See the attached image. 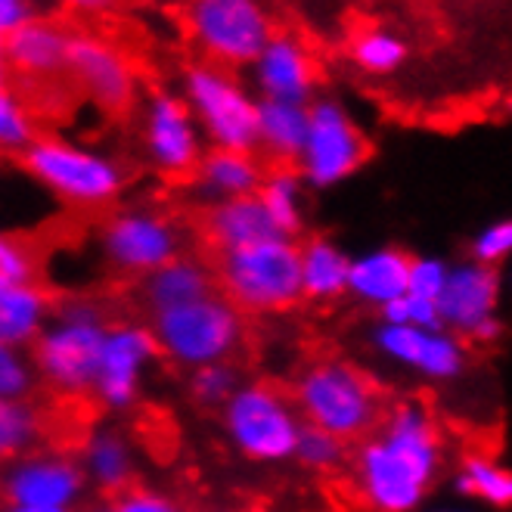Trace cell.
<instances>
[{"label":"cell","mask_w":512,"mask_h":512,"mask_svg":"<svg viewBox=\"0 0 512 512\" xmlns=\"http://www.w3.org/2000/svg\"><path fill=\"white\" fill-rule=\"evenodd\" d=\"M252 69V87L261 100L305 103L317 100V59L311 47L292 32H277L270 44L258 53Z\"/></svg>","instance_id":"obj_17"},{"label":"cell","mask_w":512,"mask_h":512,"mask_svg":"<svg viewBox=\"0 0 512 512\" xmlns=\"http://www.w3.org/2000/svg\"><path fill=\"white\" fill-rule=\"evenodd\" d=\"M28 19H32V4L28 0H0V38H10Z\"/></svg>","instance_id":"obj_41"},{"label":"cell","mask_w":512,"mask_h":512,"mask_svg":"<svg viewBox=\"0 0 512 512\" xmlns=\"http://www.w3.org/2000/svg\"><path fill=\"white\" fill-rule=\"evenodd\" d=\"M66 4L81 10V13H106L115 7V0H66Z\"/></svg>","instance_id":"obj_42"},{"label":"cell","mask_w":512,"mask_h":512,"mask_svg":"<svg viewBox=\"0 0 512 512\" xmlns=\"http://www.w3.org/2000/svg\"><path fill=\"white\" fill-rule=\"evenodd\" d=\"M454 488L460 497L485 503L494 509L512 506V469L494 460L491 454H463L454 469Z\"/></svg>","instance_id":"obj_29"},{"label":"cell","mask_w":512,"mask_h":512,"mask_svg":"<svg viewBox=\"0 0 512 512\" xmlns=\"http://www.w3.org/2000/svg\"><path fill=\"white\" fill-rule=\"evenodd\" d=\"M112 503H115L118 512H187L174 497H168V494H162L156 488H143V485L128 488L125 494H118Z\"/></svg>","instance_id":"obj_40"},{"label":"cell","mask_w":512,"mask_h":512,"mask_svg":"<svg viewBox=\"0 0 512 512\" xmlns=\"http://www.w3.org/2000/svg\"><path fill=\"white\" fill-rule=\"evenodd\" d=\"M143 153L159 174L171 180L193 177L205 159V134L184 94L159 90L143 109Z\"/></svg>","instance_id":"obj_14"},{"label":"cell","mask_w":512,"mask_h":512,"mask_svg":"<svg viewBox=\"0 0 512 512\" xmlns=\"http://www.w3.org/2000/svg\"><path fill=\"white\" fill-rule=\"evenodd\" d=\"M348 59L360 75H398L410 59V41L395 28H364L348 44Z\"/></svg>","instance_id":"obj_30"},{"label":"cell","mask_w":512,"mask_h":512,"mask_svg":"<svg viewBox=\"0 0 512 512\" xmlns=\"http://www.w3.org/2000/svg\"><path fill=\"white\" fill-rule=\"evenodd\" d=\"M35 379V364L22 354V348L0 342V401H28Z\"/></svg>","instance_id":"obj_35"},{"label":"cell","mask_w":512,"mask_h":512,"mask_svg":"<svg viewBox=\"0 0 512 512\" xmlns=\"http://www.w3.org/2000/svg\"><path fill=\"white\" fill-rule=\"evenodd\" d=\"M0 512H66V509H35V506H13V503H7Z\"/></svg>","instance_id":"obj_44"},{"label":"cell","mask_w":512,"mask_h":512,"mask_svg":"<svg viewBox=\"0 0 512 512\" xmlns=\"http://www.w3.org/2000/svg\"><path fill=\"white\" fill-rule=\"evenodd\" d=\"M202 236L218 258V255L255 246L261 239L280 236V233L274 221H270V215L264 212L261 199L246 196V199H227V202L208 205L202 215Z\"/></svg>","instance_id":"obj_20"},{"label":"cell","mask_w":512,"mask_h":512,"mask_svg":"<svg viewBox=\"0 0 512 512\" xmlns=\"http://www.w3.org/2000/svg\"><path fill=\"white\" fill-rule=\"evenodd\" d=\"M205 512H233V509H205Z\"/></svg>","instance_id":"obj_47"},{"label":"cell","mask_w":512,"mask_h":512,"mask_svg":"<svg viewBox=\"0 0 512 512\" xmlns=\"http://www.w3.org/2000/svg\"><path fill=\"white\" fill-rule=\"evenodd\" d=\"M22 165L53 199L75 208H103L125 190L122 165L69 140H35L22 153Z\"/></svg>","instance_id":"obj_8"},{"label":"cell","mask_w":512,"mask_h":512,"mask_svg":"<svg viewBox=\"0 0 512 512\" xmlns=\"http://www.w3.org/2000/svg\"><path fill=\"white\" fill-rule=\"evenodd\" d=\"M438 416L416 398L395 401L348 460L351 491L370 512H423L444 475Z\"/></svg>","instance_id":"obj_1"},{"label":"cell","mask_w":512,"mask_h":512,"mask_svg":"<svg viewBox=\"0 0 512 512\" xmlns=\"http://www.w3.org/2000/svg\"><path fill=\"white\" fill-rule=\"evenodd\" d=\"M351 255L329 236H311L301 243V292L314 305H333L348 295Z\"/></svg>","instance_id":"obj_26"},{"label":"cell","mask_w":512,"mask_h":512,"mask_svg":"<svg viewBox=\"0 0 512 512\" xmlns=\"http://www.w3.org/2000/svg\"><path fill=\"white\" fill-rule=\"evenodd\" d=\"M159 354L180 370L230 364L246 345V314L221 292L193 305L153 314L149 320Z\"/></svg>","instance_id":"obj_5"},{"label":"cell","mask_w":512,"mask_h":512,"mask_svg":"<svg viewBox=\"0 0 512 512\" xmlns=\"http://www.w3.org/2000/svg\"><path fill=\"white\" fill-rule=\"evenodd\" d=\"M264 177H267V168L258 159V153L208 149L193 174V187L208 205H215V202H227V199L258 196Z\"/></svg>","instance_id":"obj_23"},{"label":"cell","mask_w":512,"mask_h":512,"mask_svg":"<svg viewBox=\"0 0 512 512\" xmlns=\"http://www.w3.org/2000/svg\"><path fill=\"white\" fill-rule=\"evenodd\" d=\"M81 512H118V509H115V503H94V506H87Z\"/></svg>","instance_id":"obj_45"},{"label":"cell","mask_w":512,"mask_h":512,"mask_svg":"<svg viewBox=\"0 0 512 512\" xmlns=\"http://www.w3.org/2000/svg\"><path fill=\"white\" fill-rule=\"evenodd\" d=\"M450 267H454V264H447L438 255H419V258H413V264H410V289L407 292L438 301L444 286H447Z\"/></svg>","instance_id":"obj_39"},{"label":"cell","mask_w":512,"mask_h":512,"mask_svg":"<svg viewBox=\"0 0 512 512\" xmlns=\"http://www.w3.org/2000/svg\"><path fill=\"white\" fill-rule=\"evenodd\" d=\"M295 463L308 472H317V475L339 472L348 463V444L323 429L305 426V432L298 438V447H295Z\"/></svg>","instance_id":"obj_33"},{"label":"cell","mask_w":512,"mask_h":512,"mask_svg":"<svg viewBox=\"0 0 512 512\" xmlns=\"http://www.w3.org/2000/svg\"><path fill=\"white\" fill-rule=\"evenodd\" d=\"M382 323H395V326H419V329H435L441 326L438 314V301L423 298V295H401L398 301H391L385 311H379Z\"/></svg>","instance_id":"obj_37"},{"label":"cell","mask_w":512,"mask_h":512,"mask_svg":"<svg viewBox=\"0 0 512 512\" xmlns=\"http://www.w3.org/2000/svg\"><path fill=\"white\" fill-rule=\"evenodd\" d=\"M215 277L221 295H227L239 311L252 317L286 314L298 301H305L301 243L289 236H270L255 246L218 255Z\"/></svg>","instance_id":"obj_4"},{"label":"cell","mask_w":512,"mask_h":512,"mask_svg":"<svg viewBox=\"0 0 512 512\" xmlns=\"http://www.w3.org/2000/svg\"><path fill=\"white\" fill-rule=\"evenodd\" d=\"M187 32L205 63L224 69L252 66L277 35L261 0H190Z\"/></svg>","instance_id":"obj_9"},{"label":"cell","mask_w":512,"mask_h":512,"mask_svg":"<svg viewBox=\"0 0 512 512\" xmlns=\"http://www.w3.org/2000/svg\"><path fill=\"white\" fill-rule=\"evenodd\" d=\"M69 72L87 97L106 112H125L137 94V75L128 56L97 35H72Z\"/></svg>","instance_id":"obj_18"},{"label":"cell","mask_w":512,"mask_h":512,"mask_svg":"<svg viewBox=\"0 0 512 512\" xmlns=\"http://www.w3.org/2000/svg\"><path fill=\"white\" fill-rule=\"evenodd\" d=\"M292 401L305 426L323 429L345 444L376 432L388 410L379 382L345 357H320L292 379Z\"/></svg>","instance_id":"obj_2"},{"label":"cell","mask_w":512,"mask_h":512,"mask_svg":"<svg viewBox=\"0 0 512 512\" xmlns=\"http://www.w3.org/2000/svg\"><path fill=\"white\" fill-rule=\"evenodd\" d=\"M81 469L87 475V485H94L103 494H125L134 488L137 475V454L131 438L115 426L90 429L81 444Z\"/></svg>","instance_id":"obj_22"},{"label":"cell","mask_w":512,"mask_h":512,"mask_svg":"<svg viewBox=\"0 0 512 512\" xmlns=\"http://www.w3.org/2000/svg\"><path fill=\"white\" fill-rule=\"evenodd\" d=\"M308 184L292 165H277L270 168L264 184L258 190V199L264 205V212L274 221L280 236L298 239V233L305 230L308 221Z\"/></svg>","instance_id":"obj_28"},{"label":"cell","mask_w":512,"mask_h":512,"mask_svg":"<svg viewBox=\"0 0 512 512\" xmlns=\"http://www.w3.org/2000/svg\"><path fill=\"white\" fill-rule=\"evenodd\" d=\"M112 323L90 298H69L53 308V317L32 345L35 373L66 398H84L94 391L103 345Z\"/></svg>","instance_id":"obj_3"},{"label":"cell","mask_w":512,"mask_h":512,"mask_svg":"<svg viewBox=\"0 0 512 512\" xmlns=\"http://www.w3.org/2000/svg\"><path fill=\"white\" fill-rule=\"evenodd\" d=\"M7 41L10 66L22 75L50 78L59 69H69V44L72 35L63 32L56 22L47 19H28L19 25Z\"/></svg>","instance_id":"obj_24"},{"label":"cell","mask_w":512,"mask_h":512,"mask_svg":"<svg viewBox=\"0 0 512 512\" xmlns=\"http://www.w3.org/2000/svg\"><path fill=\"white\" fill-rule=\"evenodd\" d=\"M4 500L13 506L35 509H66L75 512L87 491V475L81 460L59 450H32L13 460L0 478Z\"/></svg>","instance_id":"obj_16"},{"label":"cell","mask_w":512,"mask_h":512,"mask_svg":"<svg viewBox=\"0 0 512 512\" xmlns=\"http://www.w3.org/2000/svg\"><path fill=\"white\" fill-rule=\"evenodd\" d=\"M7 78H10V56H7V41L0 38V90L7 87Z\"/></svg>","instance_id":"obj_43"},{"label":"cell","mask_w":512,"mask_h":512,"mask_svg":"<svg viewBox=\"0 0 512 512\" xmlns=\"http://www.w3.org/2000/svg\"><path fill=\"white\" fill-rule=\"evenodd\" d=\"M53 317V301L47 289L35 283L0 280V342L28 348Z\"/></svg>","instance_id":"obj_25"},{"label":"cell","mask_w":512,"mask_h":512,"mask_svg":"<svg viewBox=\"0 0 512 512\" xmlns=\"http://www.w3.org/2000/svg\"><path fill=\"white\" fill-rule=\"evenodd\" d=\"M215 292H221L215 267L205 264L196 255H180L171 264L159 267L156 274L140 280V295H143V305L149 314L184 308V305H193V301L208 298Z\"/></svg>","instance_id":"obj_21"},{"label":"cell","mask_w":512,"mask_h":512,"mask_svg":"<svg viewBox=\"0 0 512 512\" xmlns=\"http://www.w3.org/2000/svg\"><path fill=\"white\" fill-rule=\"evenodd\" d=\"M35 140L38 137H35L32 115L4 87L0 90V153H25Z\"/></svg>","instance_id":"obj_34"},{"label":"cell","mask_w":512,"mask_h":512,"mask_svg":"<svg viewBox=\"0 0 512 512\" xmlns=\"http://www.w3.org/2000/svg\"><path fill=\"white\" fill-rule=\"evenodd\" d=\"M159 345L153 329L143 323H112L103 357H100V370L94 382V401L106 410H131L140 395H143V382L159 360Z\"/></svg>","instance_id":"obj_15"},{"label":"cell","mask_w":512,"mask_h":512,"mask_svg":"<svg viewBox=\"0 0 512 512\" xmlns=\"http://www.w3.org/2000/svg\"><path fill=\"white\" fill-rule=\"evenodd\" d=\"M370 159V140L339 97H317L311 103L308 140L295 162L311 190H333L351 180Z\"/></svg>","instance_id":"obj_10"},{"label":"cell","mask_w":512,"mask_h":512,"mask_svg":"<svg viewBox=\"0 0 512 512\" xmlns=\"http://www.w3.org/2000/svg\"><path fill=\"white\" fill-rule=\"evenodd\" d=\"M311 106L261 100L258 109V153L277 165H295L308 140Z\"/></svg>","instance_id":"obj_27"},{"label":"cell","mask_w":512,"mask_h":512,"mask_svg":"<svg viewBox=\"0 0 512 512\" xmlns=\"http://www.w3.org/2000/svg\"><path fill=\"white\" fill-rule=\"evenodd\" d=\"M221 426L239 457L277 466L295 460L305 419H301L292 395H286L280 385L264 379H246L221 410Z\"/></svg>","instance_id":"obj_6"},{"label":"cell","mask_w":512,"mask_h":512,"mask_svg":"<svg viewBox=\"0 0 512 512\" xmlns=\"http://www.w3.org/2000/svg\"><path fill=\"white\" fill-rule=\"evenodd\" d=\"M469 258L488 267H500L503 261H509L512 258V215L481 227L469 243Z\"/></svg>","instance_id":"obj_36"},{"label":"cell","mask_w":512,"mask_h":512,"mask_svg":"<svg viewBox=\"0 0 512 512\" xmlns=\"http://www.w3.org/2000/svg\"><path fill=\"white\" fill-rule=\"evenodd\" d=\"M100 249L112 270L146 280L184 255V233L156 208H125L103 224Z\"/></svg>","instance_id":"obj_11"},{"label":"cell","mask_w":512,"mask_h":512,"mask_svg":"<svg viewBox=\"0 0 512 512\" xmlns=\"http://www.w3.org/2000/svg\"><path fill=\"white\" fill-rule=\"evenodd\" d=\"M410 264H413V258L395 246H382V249H370L364 255H354L351 277H348V295L357 301V305L385 311L391 301L407 295Z\"/></svg>","instance_id":"obj_19"},{"label":"cell","mask_w":512,"mask_h":512,"mask_svg":"<svg viewBox=\"0 0 512 512\" xmlns=\"http://www.w3.org/2000/svg\"><path fill=\"white\" fill-rule=\"evenodd\" d=\"M370 345L385 364L432 385L457 382L469 370V345L444 326L419 329L379 320L370 336Z\"/></svg>","instance_id":"obj_12"},{"label":"cell","mask_w":512,"mask_h":512,"mask_svg":"<svg viewBox=\"0 0 512 512\" xmlns=\"http://www.w3.org/2000/svg\"><path fill=\"white\" fill-rule=\"evenodd\" d=\"M423 512H466L463 506H438V509H423Z\"/></svg>","instance_id":"obj_46"},{"label":"cell","mask_w":512,"mask_h":512,"mask_svg":"<svg viewBox=\"0 0 512 512\" xmlns=\"http://www.w3.org/2000/svg\"><path fill=\"white\" fill-rule=\"evenodd\" d=\"M500 274L497 267L460 261L450 267L447 286L438 298L441 326L460 336L466 345H491L503 336L500 320Z\"/></svg>","instance_id":"obj_13"},{"label":"cell","mask_w":512,"mask_h":512,"mask_svg":"<svg viewBox=\"0 0 512 512\" xmlns=\"http://www.w3.org/2000/svg\"><path fill=\"white\" fill-rule=\"evenodd\" d=\"M41 438V413L28 401H0V463H13Z\"/></svg>","instance_id":"obj_31"},{"label":"cell","mask_w":512,"mask_h":512,"mask_svg":"<svg viewBox=\"0 0 512 512\" xmlns=\"http://www.w3.org/2000/svg\"><path fill=\"white\" fill-rule=\"evenodd\" d=\"M184 100L212 149L258 153L261 97L233 69L196 63L184 72Z\"/></svg>","instance_id":"obj_7"},{"label":"cell","mask_w":512,"mask_h":512,"mask_svg":"<svg viewBox=\"0 0 512 512\" xmlns=\"http://www.w3.org/2000/svg\"><path fill=\"white\" fill-rule=\"evenodd\" d=\"M246 379L239 376V367L233 364H212V367H199L190 373V398L202 410H224L227 401L236 395V388Z\"/></svg>","instance_id":"obj_32"},{"label":"cell","mask_w":512,"mask_h":512,"mask_svg":"<svg viewBox=\"0 0 512 512\" xmlns=\"http://www.w3.org/2000/svg\"><path fill=\"white\" fill-rule=\"evenodd\" d=\"M0 280L7 283H35L38 280V258L22 239L0 230Z\"/></svg>","instance_id":"obj_38"}]
</instances>
